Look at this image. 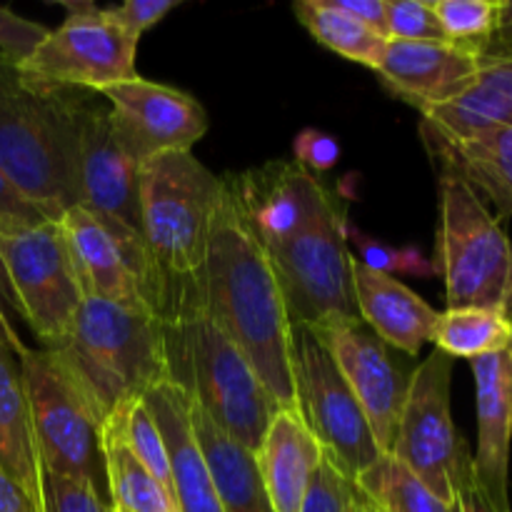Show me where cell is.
Returning <instances> with one entry per match:
<instances>
[{
    "mask_svg": "<svg viewBox=\"0 0 512 512\" xmlns=\"http://www.w3.org/2000/svg\"><path fill=\"white\" fill-rule=\"evenodd\" d=\"M0 470L43 508V468L35 448L20 358L5 345H0Z\"/></svg>",
    "mask_w": 512,
    "mask_h": 512,
    "instance_id": "obj_25",
    "label": "cell"
},
{
    "mask_svg": "<svg viewBox=\"0 0 512 512\" xmlns=\"http://www.w3.org/2000/svg\"><path fill=\"white\" fill-rule=\"evenodd\" d=\"M483 60H512V0H503V13Z\"/></svg>",
    "mask_w": 512,
    "mask_h": 512,
    "instance_id": "obj_43",
    "label": "cell"
},
{
    "mask_svg": "<svg viewBox=\"0 0 512 512\" xmlns=\"http://www.w3.org/2000/svg\"><path fill=\"white\" fill-rule=\"evenodd\" d=\"M480 68V55L453 43H413L388 38L375 73L395 98L413 105L423 115L458 98L473 83Z\"/></svg>",
    "mask_w": 512,
    "mask_h": 512,
    "instance_id": "obj_17",
    "label": "cell"
},
{
    "mask_svg": "<svg viewBox=\"0 0 512 512\" xmlns=\"http://www.w3.org/2000/svg\"><path fill=\"white\" fill-rule=\"evenodd\" d=\"M43 512H115L108 498L85 480L43 473Z\"/></svg>",
    "mask_w": 512,
    "mask_h": 512,
    "instance_id": "obj_35",
    "label": "cell"
},
{
    "mask_svg": "<svg viewBox=\"0 0 512 512\" xmlns=\"http://www.w3.org/2000/svg\"><path fill=\"white\" fill-rule=\"evenodd\" d=\"M145 408L163 433L170 460L173 503L178 512H225L190 425V395L173 380L148 390Z\"/></svg>",
    "mask_w": 512,
    "mask_h": 512,
    "instance_id": "obj_22",
    "label": "cell"
},
{
    "mask_svg": "<svg viewBox=\"0 0 512 512\" xmlns=\"http://www.w3.org/2000/svg\"><path fill=\"white\" fill-rule=\"evenodd\" d=\"M348 200L338 198L280 248L270 250L290 320L305 328L358 315L350 283Z\"/></svg>",
    "mask_w": 512,
    "mask_h": 512,
    "instance_id": "obj_11",
    "label": "cell"
},
{
    "mask_svg": "<svg viewBox=\"0 0 512 512\" xmlns=\"http://www.w3.org/2000/svg\"><path fill=\"white\" fill-rule=\"evenodd\" d=\"M45 215L35 210L13 185L8 183L3 173H0V235L13 233V230L33 228V225L45 223Z\"/></svg>",
    "mask_w": 512,
    "mask_h": 512,
    "instance_id": "obj_40",
    "label": "cell"
},
{
    "mask_svg": "<svg viewBox=\"0 0 512 512\" xmlns=\"http://www.w3.org/2000/svg\"><path fill=\"white\" fill-rule=\"evenodd\" d=\"M35 448L43 473L85 480L108 498L103 463L105 420L55 350L28 348L20 355Z\"/></svg>",
    "mask_w": 512,
    "mask_h": 512,
    "instance_id": "obj_7",
    "label": "cell"
},
{
    "mask_svg": "<svg viewBox=\"0 0 512 512\" xmlns=\"http://www.w3.org/2000/svg\"><path fill=\"white\" fill-rule=\"evenodd\" d=\"M48 350L58 353L105 423L170 380L163 320L105 300L85 298L65 343Z\"/></svg>",
    "mask_w": 512,
    "mask_h": 512,
    "instance_id": "obj_4",
    "label": "cell"
},
{
    "mask_svg": "<svg viewBox=\"0 0 512 512\" xmlns=\"http://www.w3.org/2000/svg\"><path fill=\"white\" fill-rule=\"evenodd\" d=\"M108 503L115 512H178L168 490L135 458L113 420L103 428Z\"/></svg>",
    "mask_w": 512,
    "mask_h": 512,
    "instance_id": "obj_27",
    "label": "cell"
},
{
    "mask_svg": "<svg viewBox=\"0 0 512 512\" xmlns=\"http://www.w3.org/2000/svg\"><path fill=\"white\" fill-rule=\"evenodd\" d=\"M338 8L388 38V0H335Z\"/></svg>",
    "mask_w": 512,
    "mask_h": 512,
    "instance_id": "obj_42",
    "label": "cell"
},
{
    "mask_svg": "<svg viewBox=\"0 0 512 512\" xmlns=\"http://www.w3.org/2000/svg\"><path fill=\"white\" fill-rule=\"evenodd\" d=\"M58 223L68 240L83 298L105 300V303L120 305V308L155 315L145 298L143 285L128 265L123 245L118 243L113 228L105 220L95 218L93 213L75 205Z\"/></svg>",
    "mask_w": 512,
    "mask_h": 512,
    "instance_id": "obj_18",
    "label": "cell"
},
{
    "mask_svg": "<svg viewBox=\"0 0 512 512\" xmlns=\"http://www.w3.org/2000/svg\"><path fill=\"white\" fill-rule=\"evenodd\" d=\"M205 260V313L243 350L280 408H298L293 383V320L273 260L250 228L233 173L220 175Z\"/></svg>",
    "mask_w": 512,
    "mask_h": 512,
    "instance_id": "obj_1",
    "label": "cell"
},
{
    "mask_svg": "<svg viewBox=\"0 0 512 512\" xmlns=\"http://www.w3.org/2000/svg\"><path fill=\"white\" fill-rule=\"evenodd\" d=\"M453 512H512L510 505H500L485 493L483 485L475 478V470L470 468L465 478L460 480L458 490H455Z\"/></svg>",
    "mask_w": 512,
    "mask_h": 512,
    "instance_id": "obj_41",
    "label": "cell"
},
{
    "mask_svg": "<svg viewBox=\"0 0 512 512\" xmlns=\"http://www.w3.org/2000/svg\"><path fill=\"white\" fill-rule=\"evenodd\" d=\"M453 363V358L433 350L415 368L388 453L450 505L460 480L473 468V453L460 438L450 413Z\"/></svg>",
    "mask_w": 512,
    "mask_h": 512,
    "instance_id": "obj_9",
    "label": "cell"
},
{
    "mask_svg": "<svg viewBox=\"0 0 512 512\" xmlns=\"http://www.w3.org/2000/svg\"><path fill=\"white\" fill-rule=\"evenodd\" d=\"M293 13L300 25L330 53L365 68H378L388 38L338 8L335 0H303L295 3Z\"/></svg>",
    "mask_w": 512,
    "mask_h": 512,
    "instance_id": "obj_28",
    "label": "cell"
},
{
    "mask_svg": "<svg viewBox=\"0 0 512 512\" xmlns=\"http://www.w3.org/2000/svg\"><path fill=\"white\" fill-rule=\"evenodd\" d=\"M3 295H5V283H3V275H0V300H3ZM0 345H5V348L13 350L18 358L25 353V350H28V345L20 340L15 325L10 323V318H8V313H5L3 303H0Z\"/></svg>",
    "mask_w": 512,
    "mask_h": 512,
    "instance_id": "obj_45",
    "label": "cell"
},
{
    "mask_svg": "<svg viewBox=\"0 0 512 512\" xmlns=\"http://www.w3.org/2000/svg\"><path fill=\"white\" fill-rule=\"evenodd\" d=\"M0 512H43V508L8 473L0 470Z\"/></svg>",
    "mask_w": 512,
    "mask_h": 512,
    "instance_id": "obj_44",
    "label": "cell"
},
{
    "mask_svg": "<svg viewBox=\"0 0 512 512\" xmlns=\"http://www.w3.org/2000/svg\"><path fill=\"white\" fill-rule=\"evenodd\" d=\"M505 353H508V363H510V370H512V340H510V345H508V350H505Z\"/></svg>",
    "mask_w": 512,
    "mask_h": 512,
    "instance_id": "obj_47",
    "label": "cell"
},
{
    "mask_svg": "<svg viewBox=\"0 0 512 512\" xmlns=\"http://www.w3.org/2000/svg\"><path fill=\"white\" fill-rule=\"evenodd\" d=\"M478 405V450L473 470L485 493L500 505H510V445H512V370L508 353L470 360Z\"/></svg>",
    "mask_w": 512,
    "mask_h": 512,
    "instance_id": "obj_19",
    "label": "cell"
},
{
    "mask_svg": "<svg viewBox=\"0 0 512 512\" xmlns=\"http://www.w3.org/2000/svg\"><path fill=\"white\" fill-rule=\"evenodd\" d=\"M293 155L295 163L305 170V173L315 175L328 173L338 165L340 160V143L333 135L323 133V130L305 128L295 135L293 140Z\"/></svg>",
    "mask_w": 512,
    "mask_h": 512,
    "instance_id": "obj_39",
    "label": "cell"
},
{
    "mask_svg": "<svg viewBox=\"0 0 512 512\" xmlns=\"http://www.w3.org/2000/svg\"><path fill=\"white\" fill-rule=\"evenodd\" d=\"M83 90L78 108L75 198L78 208L140 230V165L120 145L110 105Z\"/></svg>",
    "mask_w": 512,
    "mask_h": 512,
    "instance_id": "obj_15",
    "label": "cell"
},
{
    "mask_svg": "<svg viewBox=\"0 0 512 512\" xmlns=\"http://www.w3.org/2000/svg\"><path fill=\"white\" fill-rule=\"evenodd\" d=\"M388 38L448 43L430 0H388Z\"/></svg>",
    "mask_w": 512,
    "mask_h": 512,
    "instance_id": "obj_33",
    "label": "cell"
},
{
    "mask_svg": "<svg viewBox=\"0 0 512 512\" xmlns=\"http://www.w3.org/2000/svg\"><path fill=\"white\" fill-rule=\"evenodd\" d=\"M233 183L240 208L268 253L303 233L338 198V190L305 173L295 160H270L233 175Z\"/></svg>",
    "mask_w": 512,
    "mask_h": 512,
    "instance_id": "obj_16",
    "label": "cell"
},
{
    "mask_svg": "<svg viewBox=\"0 0 512 512\" xmlns=\"http://www.w3.org/2000/svg\"><path fill=\"white\" fill-rule=\"evenodd\" d=\"M350 283L358 318L383 340L388 348L418 355L433 340L440 313L425 303L415 290L400 283L395 275L365 268L355 255L350 258Z\"/></svg>",
    "mask_w": 512,
    "mask_h": 512,
    "instance_id": "obj_20",
    "label": "cell"
},
{
    "mask_svg": "<svg viewBox=\"0 0 512 512\" xmlns=\"http://www.w3.org/2000/svg\"><path fill=\"white\" fill-rule=\"evenodd\" d=\"M80 95L83 90L28 83L0 55V173L48 220L78 205Z\"/></svg>",
    "mask_w": 512,
    "mask_h": 512,
    "instance_id": "obj_3",
    "label": "cell"
},
{
    "mask_svg": "<svg viewBox=\"0 0 512 512\" xmlns=\"http://www.w3.org/2000/svg\"><path fill=\"white\" fill-rule=\"evenodd\" d=\"M448 43L483 58L498 28L503 0H430Z\"/></svg>",
    "mask_w": 512,
    "mask_h": 512,
    "instance_id": "obj_31",
    "label": "cell"
},
{
    "mask_svg": "<svg viewBox=\"0 0 512 512\" xmlns=\"http://www.w3.org/2000/svg\"><path fill=\"white\" fill-rule=\"evenodd\" d=\"M190 425L225 512H275L253 450L218 428L190 400Z\"/></svg>",
    "mask_w": 512,
    "mask_h": 512,
    "instance_id": "obj_24",
    "label": "cell"
},
{
    "mask_svg": "<svg viewBox=\"0 0 512 512\" xmlns=\"http://www.w3.org/2000/svg\"><path fill=\"white\" fill-rule=\"evenodd\" d=\"M0 275L40 348L63 345L85 298L58 220L0 235Z\"/></svg>",
    "mask_w": 512,
    "mask_h": 512,
    "instance_id": "obj_8",
    "label": "cell"
},
{
    "mask_svg": "<svg viewBox=\"0 0 512 512\" xmlns=\"http://www.w3.org/2000/svg\"><path fill=\"white\" fill-rule=\"evenodd\" d=\"M435 273L448 308H488L512 320V243L488 205L453 175H440Z\"/></svg>",
    "mask_w": 512,
    "mask_h": 512,
    "instance_id": "obj_6",
    "label": "cell"
},
{
    "mask_svg": "<svg viewBox=\"0 0 512 512\" xmlns=\"http://www.w3.org/2000/svg\"><path fill=\"white\" fill-rule=\"evenodd\" d=\"M512 340V320L488 308H448L435 323V350L448 358L475 360L505 353Z\"/></svg>",
    "mask_w": 512,
    "mask_h": 512,
    "instance_id": "obj_29",
    "label": "cell"
},
{
    "mask_svg": "<svg viewBox=\"0 0 512 512\" xmlns=\"http://www.w3.org/2000/svg\"><path fill=\"white\" fill-rule=\"evenodd\" d=\"M420 125L443 138L512 128V60H483L473 83L450 103L423 113Z\"/></svg>",
    "mask_w": 512,
    "mask_h": 512,
    "instance_id": "obj_26",
    "label": "cell"
},
{
    "mask_svg": "<svg viewBox=\"0 0 512 512\" xmlns=\"http://www.w3.org/2000/svg\"><path fill=\"white\" fill-rule=\"evenodd\" d=\"M440 175L463 180L480 200L495 205V220L512 218V128H488L465 138H443L420 125Z\"/></svg>",
    "mask_w": 512,
    "mask_h": 512,
    "instance_id": "obj_23",
    "label": "cell"
},
{
    "mask_svg": "<svg viewBox=\"0 0 512 512\" xmlns=\"http://www.w3.org/2000/svg\"><path fill=\"white\" fill-rule=\"evenodd\" d=\"M178 8V0H125V3L105 8V15L133 40L143 38L150 28L160 23L170 10Z\"/></svg>",
    "mask_w": 512,
    "mask_h": 512,
    "instance_id": "obj_37",
    "label": "cell"
},
{
    "mask_svg": "<svg viewBox=\"0 0 512 512\" xmlns=\"http://www.w3.org/2000/svg\"><path fill=\"white\" fill-rule=\"evenodd\" d=\"M108 420H113L115 428L120 430L128 448L133 450L135 458L153 473V478L163 485L173 498V483H170V460L168 448H165L163 433L153 420L150 410L145 408L143 400H133L125 408L115 410Z\"/></svg>",
    "mask_w": 512,
    "mask_h": 512,
    "instance_id": "obj_32",
    "label": "cell"
},
{
    "mask_svg": "<svg viewBox=\"0 0 512 512\" xmlns=\"http://www.w3.org/2000/svg\"><path fill=\"white\" fill-rule=\"evenodd\" d=\"M60 8L65 10L63 23L48 30L28 58L13 63L20 78L33 85L100 93L138 75V40L110 23L105 8L88 0H60Z\"/></svg>",
    "mask_w": 512,
    "mask_h": 512,
    "instance_id": "obj_10",
    "label": "cell"
},
{
    "mask_svg": "<svg viewBox=\"0 0 512 512\" xmlns=\"http://www.w3.org/2000/svg\"><path fill=\"white\" fill-rule=\"evenodd\" d=\"M348 240H353L358 245L360 253V263L365 268L375 270V273H385V275H398V273H408V275H430L435 273V265L428 263L418 250L408 248V250H395L390 245L380 243V240L370 238L365 235L363 230L350 225L348 228Z\"/></svg>",
    "mask_w": 512,
    "mask_h": 512,
    "instance_id": "obj_34",
    "label": "cell"
},
{
    "mask_svg": "<svg viewBox=\"0 0 512 512\" xmlns=\"http://www.w3.org/2000/svg\"><path fill=\"white\" fill-rule=\"evenodd\" d=\"M320 343L328 348L340 375L353 390L368 418L375 443L383 455L393 448L400 410L408 393V375L390 358V348L358 318H330L313 325Z\"/></svg>",
    "mask_w": 512,
    "mask_h": 512,
    "instance_id": "obj_14",
    "label": "cell"
},
{
    "mask_svg": "<svg viewBox=\"0 0 512 512\" xmlns=\"http://www.w3.org/2000/svg\"><path fill=\"white\" fill-rule=\"evenodd\" d=\"M353 485H355V483H353ZM348 512H373V508H370L368 500H365L363 495H360L358 490H355L353 498H350V508H348Z\"/></svg>",
    "mask_w": 512,
    "mask_h": 512,
    "instance_id": "obj_46",
    "label": "cell"
},
{
    "mask_svg": "<svg viewBox=\"0 0 512 512\" xmlns=\"http://www.w3.org/2000/svg\"><path fill=\"white\" fill-rule=\"evenodd\" d=\"M220 183L193 150L140 165V230L158 270L165 325L205 313V260Z\"/></svg>",
    "mask_w": 512,
    "mask_h": 512,
    "instance_id": "obj_2",
    "label": "cell"
},
{
    "mask_svg": "<svg viewBox=\"0 0 512 512\" xmlns=\"http://www.w3.org/2000/svg\"><path fill=\"white\" fill-rule=\"evenodd\" d=\"M165 325V323H163ZM170 380L190 395L223 433L245 448H258L280 408L243 350L208 313L180 325H165Z\"/></svg>",
    "mask_w": 512,
    "mask_h": 512,
    "instance_id": "obj_5",
    "label": "cell"
},
{
    "mask_svg": "<svg viewBox=\"0 0 512 512\" xmlns=\"http://www.w3.org/2000/svg\"><path fill=\"white\" fill-rule=\"evenodd\" d=\"M110 105V118L120 145L135 165L165 153H183L208 133V113L185 90L173 85L135 78L100 90Z\"/></svg>",
    "mask_w": 512,
    "mask_h": 512,
    "instance_id": "obj_13",
    "label": "cell"
},
{
    "mask_svg": "<svg viewBox=\"0 0 512 512\" xmlns=\"http://www.w3.org/2000/svg\"><path fill=\"white\" fill-rule=\"evenodd\" d=\"M353 493V480L345 478L328 458H323L300 512H348Z\"/></svg>",
    "mask_w": 512,
    "mask_h": 512,
    "instance_id": "obj_36",
    "label": "cell"
},
{
    "mask_svg": "<svg viewBox=\"0 0 512 512\" xmlns=\"http://www.w3.org/2000/svg\"><path fill=\"white\" fill-rule=\"evenodd\" d=\"M255 465L275 512H300L325 458L323 445L298 408H278L253 450Z\"/></svg>",
    "mask_w": 512,
    "mask_h": 512,
    "instance_id": "obj_21",
    "label": "cell"
},
{
    "mask_svg": "<svg viewBox=\"0 0 512 512\" xmlns=\"http://www.w3.org/2000/svg\"><path fill=\"white\" fill-rule=\"evenodd\" d=\"M355 490L368 500L373 512H453V505L440 500L393 455H383L360 473Z\"/></svg>",
    "mask_w": 512,
    "mask_h": 512,
    "instance_id": "obj_30",
    "label": "cell"
},
{
    "mask_svg": "<svg viewBox=\"0 0 512 512\" xmlns=\"http://www.w3.org/2000/svg\"><path fill=\"white\" fill-rule=\"evenodd\" d=\"M293 383L300 415L323 445L325 458L355 483L383 458V450L328 348L298 323H293Z\"/></svg>",
    "mask_w": 512,
    "mask_h": 512,
    "instance_id": "obj_12",
    "label": "cell"
},
{
    "mask_svg": "<svg viewBox=\"0 0 512 512\" xmlns=\"http://www.w3.org/2000/svg\"><path fill=\"white\" fill-rule=\"evenodd\" d=\"M45 35H48L45 25L23 18V15L0 5V55L3 58L20 63L38 48Z\"/></svg>",
    "mask_w": 512,
    "mask_h": 512,
    "instance_id": "obj_38",
    "label": "cell"
}]
</instances>
